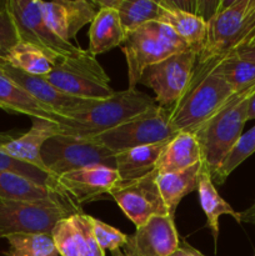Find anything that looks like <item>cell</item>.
<instances>
[{
  "label": "cell",
  "instance_id": "1",
  "mask_svg": "<svg viewBox=\"0 0 255 256\" xmlns=\"http://www.w3.org/2000/svg\"><path fill=\"white\" fill-rule=\"evenodd\" d=\"M206 22L204 44L198 52L185 94L194 90L230 55L252 44L255 38V0L219 2Z\"/></svg>",
  "mask_w": 255,
  "mask_h": 256
},
{
  "label": "cell",
  "instance_id": "2",
  "mask_svg": "<svg viewBox=\"0 0 255 256\" xmlns=\"http://www.w3.org/2000/svg\"><path fill=\"white\" fill-rule=\"evenodd\" d=\"M254 92L255 88H252L235 94L192 134L202 152V165L212 178L242 135V129L248 122L249 99Z\"/></svg>",
  "mask_w": 255,
  "mask_h": 256
},
{
  "label": "cell",
  "instance_id": "3",
  "mask_svg": "<svg viewBox=\"0 0 255 256\" xmlns=\"http://www.w3.org/2000/svg\"><path fill=\"white\" fill-rule=\"evenodd\" d=\"M155 105L154 98L136 89L115 92L108 99L99 100L89 110L66 118L64 124L59 125L60 134L76 138L92 136L129 122Z\"/></svg>",
  "mask_w": 255,
  "mask_h": 256
},
{
  "label": "cell",
  "instance_id": "4",
  "mask_svg": "<svg viewBox=\"0 0 255 256\" xmlns=\"http://www.w3.org/2000/svg\"><path fill=\"white\" fill-rule=\"evenodd\" d=\"M120 46L128 65V89L138 86L148 66L189 49L172 28L160 22H150L128 32Z\"/></svg>",
  "mask_w": 255,
  "mask_h": 256
},
{
  "label": "cell",
  "instance_id": "5",
  "mask_svg": "<svg viewBox=\"0 0 255 256\" xmlns=\"http://www.w3.org/2000/svg\"><path fill=\"white\" fill-rule=\"evenodd\" d=\"M176 134L172 125V109L156 104L129 122L86 139L116 154L132 148L170 140Z\"/></svg>",
  "mask_w": 255,
  "mask_h": 256
},
{
  "label": "cell",
  "instance_id": "6",
  "mask_svg": "<svg viewBox=\"0 0 255 256\" xmlns=\"http://www.w3.org/2000/svg\"><path fill=\"white\" fill-rule=\"evenodd\" d=\"M42 78L59 92L80 99L104 100L115 92L109 75L90 52L80 59H59Z\"/></svg>",
  "mask_w": 255,
  "mask_h": 256
},
{
  "label": "cell",
  "instance_id": "7",
  "mask_svg": "<svg viewBox=\"0 0 255 256\" xmlns=\"http://www.w3.org/2000/svg\"><path fill=\"white\" fill-rule=\"evenodd\" d=\"M19 42L35 45L59 59H80L89 54L72 42L58 36L44 20L38 0H6Z\"/></svg>",
  "mask_w": 255,
  "mask_h": 256
},
{
  "label": "cell",
  "instance_id": "8",
  "mask_svg": "<svg viewBox=\"0 0 255 256\" xmlns=\"http://www.w3.org/2000/svg\"><path fill=\"white\" fill-rule=\"evenodd\" d=\"M235 92L216 72L205 78L194 90L185 94L172 110V125L178 132H190L209 120Z\"/></svg>",
  "mask_w": 255,
  "mask_h": 256
},
{
  "label": "cell",
  "instance_id": "9",
  "mask_svg": "<svg viewBox=\"0 0 255 256\" xmlns=\"http://www.w3.org/2000/svg\"><path fill=\"white\" fill-rule=\"evenodd\" d=\"M115 152L86 138L56 135L48 140L42 149V159L54 178L82 169L105 165L115 169Z\"/></svg>",
  "mask_w": 255,
  "mask_h": 256
},
{
  "label": "cell",
  "instance_id": "10",
  "mask_svg": "<svg viewBox=\"0 0 255 256\" xmlns=\"http://www.w3.org/2000/svg\"><path fill=\"white\" fill-rule=\"evenodd\" d=\"M196 52L186 49L172 55L142 72L139 84L155 92V102L160 106L172 109L184 96L196 62Z\"/></svg>",
  "mask_w": 255,
  "mask_h": 256
},
{
  "label": "cell",
  "instance_id": "11",
  "mask_svg": "<svg viewBox=\"0 0 255 256\" xmlns=\"http://www.w3.org/2000/svg\"><path fill=\"white\" fill-rule=\"evenodd\" d=\"M78 214L52 202H0V238L14 234H52L58 222Z\"/></svg>",
  "mask_w": 255,
  "mask_h": 256
},
{
  "label": "cell",
  "instance_id": "12",
  "mask_svg": "<svg viewBox=\"0 0 255 256\" xmlns=\"http://www.w3.org/2000/svg\"><path fill=\"white\" fill-rule=\"evenodd\" d=\"M156 178L158 172L154 170L146 176L120 184L109 194L135 228L144 225L152 216L169 215L160 195Z\"/></svg>",
  "mask_w": 255,
  "mask_h": 256
},
{
  "label": "cell",
  "instance_id": "13",
  "mask_svg": "<svg viewBox=\"0 0 255 256\" xmlns=\"http://www.w3.org/2000/svg\"><path fill=\"white\" fill-rule=\"evenodd\" d=\"M0 72H4L14 82H16L25 92H29L34 99L52 109L56 114L62 115L65 119L72 114L89 110L99 102V100L80 99V98L64 94V92H59L56 88L52 86V84H49L42 76L20 72V70L8 65L2 59H0Z\"/></svg>",
  "mask_w": 255,
  "mask_h": 256
},
{
  "label": "cell",
  "instance_id": "14",
  "mask_svg": "<svg viewBox=\"0 0 255 256\" xmlns=\"http://www.w3.org/2000/svg\"><path fill=\"white\" fill-rule=\"evenodd\" d=\"M60 190L82 206L104 194H110L122 184L116 169L105 165L82 168L56 178Z\"/></svg>",
  "mask_w": 255,
  "mask_h": 256
},
{
  "label": "cell",
  "instance_id": "15",
  "mask_svg": "<svg viewBox=\"0 0 255 256\" xmlns=\"http://www.w3.org/2000/svg\"><path fill=\"white\" fill-rule=\"evenodd\" d=\"M180 248V238L169 215L152 216L128 236L124 246L135 256H170Z\"/></svg>",
  "mask_w": 255,
  "mask_h": 256
},
{
  "label": "cell",
  "instance_id": "16",
  "mask_svg": "<svg viewBox=\"0 0 255 256\" xmlns=\"http://www.w3.org/2000/svg\"><path fill=\"white\" fill-rule=\"evenodd\" d=\"M39 2L44 20L50 29L65 42L75 39L86 24H92L99 12L96 2L88 0H55Z\"/></svg>",
  "mask_w": 255,
  "mask_h": 256
},
{
  "label": "cell",
  "instance_id": "17",
  "mask_svg": "<svg viewBox=\"0 0 255 256\" xmlns=\"http://www.w3.org/2000/svg\"><path fill=\"white\" fill-rule=\"evenodd\" d=\"M0 202H52L70 208L75 212H82V206L64 192L9 172H0Z\"/></svg>",
  "mask_w": 255,
  "mask_h": 256
},
{
  "label": "cell",
  "instance_id": "18",
  "mask_svg": "<svg viewBox=\"0 0 255 256\" xmlns=\"http://www.w3.org/2000/svg\"><path fill=\"white\" fill-rule=\"evenodd\" d=\"M59 134L60 126L55 122L42 119H32V128L28 130V132L0 144V150L14 159L49 172L42 162V149L48 140Z\"/></svg>",
  "mask_w": 255,
  "mask_h": 256
},
{
  "label": "cell",
  "instance_id": "19",
  "mask_svg": "<svg viewBox=\"0 0 255 256\" xmlns=\"http://www.w3.org/2000/svg\"><path fill=\"white\" fill-rule=\"evenodd\" d=\"M0 109L12 114L28 115L32 119L48 120L58 125H62L66 120L34 99L2 72H0Z\"/></svg>",
  "mask_w": 255,
  "mask_h": 256
},
{
  "label": "cell",
  "instance_id": "20",
  "mask_svg": "<svg viewBox=\"0 0 255 256\" xmlns=\"http://www.w3.org/2000/svg\"><path fill=\"white\" fill-rule=\"evenodd\" d=\"M162 2L164 5V12L159 22L172 28L184 40L185 44L198 54L206 35L208 22L205 18L179 8L174 2L162 0Z\"/></svg>",
  "mask_w": 255,
  "mask_h": 256
},
{
  "label": "cell",
  "instance_id": "21",
  "mask_svg": "<svg viewBox=\"0 0 255 256\" xmlns=\"http://www.w3.org/2000/svg\"><path fill=\"white\" fill-rule=\"evenodd\" d=\"M169 140L152 145L132 148L115 154V169L119 174L122 184L134 182L152 172L156 166L160 154Z\"/></svg>",
  "mask_w": 255,
  "mask_h": 256
},
{
  "label": "cell",
  "instance_id": "22",
  "mask_svg": "<svg viewBox=\"0 0 255 256\" xmlns=\"http://www.w3.org/2000/svg\"><path fill=\"white\" fill-rule=\"evenodd\" d=\"M202 162V152L196 139L190 132H178L169 140L158 159V175L186 170Z\"/></svg>",
  "mask_w": 255,
  "mask_h": 256
},
{
  "label": "cell",
  "instance_id": "23",
  "mask_svg": "<svg viewBox=\"0 0 255 256\" xmlns=\"http://www.w3.org/2000/svg\"><path fill=\"white\" fill-rule=\"evenodd\" d=\"M125 35L126 32L116 10L109 6H99L96 16L90 24L88 52L92 56L105 54L114 48L120 46Z\"/></svg>",
  "mask_w": 255,
  "mask_h": 256
},
{
  "label": "cell",
  "instance_id": "24",
  "mask_svg": "<svg viewBox=\"0 0 255 256\" xmlns=\"http://www.w3.org/2000/svg\"><path fill=\"white\" fill-rule=\"evenodd\" d=\"M198 194H199L200 205L206 218V226L212 232L214 242H218L219 236V219L222 215H230L235 222H242V212H238L220 196L215 184L212 182L210 172L202 165L198 178Z\"/></svg>",
  "mask_w": 255,
  "mask_h": 256
},
{
  "label": "cell",
  "instance_id": "25",
  "mask_svg": "<svg viewBox=\"0 0 255 256\" xmlns=\"http://www.w3.org/2000/svg\"><path fill=\"white\" fill-rule=\"evenodd\" d=\"M98 6H109L118 12L125 32L136 30L150 22H159L164 12L162 2L154 0H95Z\"/></svg>",
  "mask_w": 255,
  "mask_h": 256
},
{
  "label": "cell",
  "instance_id": "26",
  "mask_svg": "<svg viewBox=\"0 0 255 256\" xmlns=\"http://www.w3.org/2000/svg\"><path fill=\"white\" fill-rule=\"evenodd\" d=\"M200 169H202V162L182 172L158 175V188L169 216H175V210L182 198L198 189Z\"/></svg>",
  "mask_w": 255,
  "mask_h": 256
},
{
  "label": "cell",
  "instance_id": "27",
  "mask_svg": "<svg viewBox=\"0 0 255 256\" xmlns=\"http://www.w3.org/2000/svg\"><path fill=\"white\" fill-rule=\"evenodd\" d=\"M2 60L26 74L45 76L52 72L59 58L35 45L19 42Z\"/></svg>",
  "mask_w": 255,
  "mask_h": 256
},
{
  "label": "cell",
  "instance_id": "28",
  "mask_svg": "<svg viewBox=\"0 0 255 256\" xmlns=\"http://www.w3.org/2000/svg\"><path fill=\"white\" fill-rule=\"evenodd\" d=\"M212 72L219 74L235 94L255 88V64L232 55L218 65Z\"/></svg>",
  "mask_w": 255,
  "mask_h": 256
},
{
  "label": "cell",
  "instance_id": "29",
  "mask_svg": "<svg viewBox=\"0 0 255 256\" xmlns=\"http://www.w3.org/2000/svg\"><path fill=\"white\" fill-rule=\"evenodd\" d=\"M5 256H60L50 234H14L5 238Z\"/></svg>",
  "mask_w": 255,
  "mask_h": 256
},
{
  "label": "cell",
  "instance_id": "30",
  "mask_svg": "<svg viewBox=\"0 0 255 256\" xmlns=\"http://www.w3.org/2000/svg\"><path fill=\"white\" fill-rule=\"evenodd\" d=\"M255 152V126L248 130L246 132H242L240 139L238 140L236 145L232 148L230 154L219 168L214 176L212 178V182L218 185H222L225 180L228 179L230 174L239 166L240 164L245 162L249 156H252Z\"/></svg>",
  "mask_w": 255,
  "mask_h": 256
},
{
  "label": "cell",
  "instance_id": "31",
  "mask_svg": "<svg viewBox=\"0 0 255 256\" xmlns=\"http://www.w3.org/2000/svg\"><path fill=\"white\" fill-rule=\"evenodd\" d=\"M15 172V174L22 175V176L29 178V179L34 180V182H39V184L45 185V186H49L52 189L58 190V192H62L56 182V178L50 175L49 172H42L39 168H35L32 165L26 164V162L14 159V158L9 156V155H6L0 150V172Z\"/></svg>",
  "mask_w": 255,
  "mask_h": 256
},
{
  "label": "cell",
  "instance_id": "32",
  "mask_svg": "<svg viewBox=\"0 0 255 256\" xmlns=\"http://www.w3.org/2000/svg\"><path fill=\"white\" fill-rule=\"evenodd\" d=\"M50 235L60 256H82L76 230L72 218L58 222Z\"/></svg>",
  "mask_w": 255,
  "mask_h": 256
},
{
  "label": "cell",
  "instance_id": "33",
  "mask_svg": "<svg viewBox=\"0 0 255 256\" xmlns=\"http://www.w3.org/2000/svg\"><path fill=\"white\" fill-rule=\"evenodd\" d=\"M70 218H72V222L76 230L82 256H105V252L99 246L96 239H95L94 232H92V216L84 214V212H78Z\"/></svg>",
  "mask_w": 255,
  "mask_h": 256
},
{
  "label": "cell",
  "instance_id": "34",
  "mask_svg": "<svg viewBox=\"0 0 255 256\" xmlns=\"http://www.w3.org/2000/svg\"><path fill=\"white\" fill-rule=\"evenodd\" d=\"M92 232L95 239L102 250H109L114 252L116 250L122 249L128 242V235L122 234L119 229L102 222V220L92 216Z\"/></svg>",
  "mask_w": 255,
  "mask_h": 256
},
{
  "label": "cell",
  "instance_id": "35",
  "mask_svg": "<svg viewBox=\"0 0 255 256\" xmlns=\"http://www.w3.org/2000/svg\"><path fill=\"white\" fill-rule=\"evenodd\" d=\"M19 42L12 16L6 9V2H0V59Z\"/></svg>",
  "mask_w": 255,
  "mask_h": 256
},
{
  "label": "cell",
  "instance_id": "36",
  "mask_svg": "<svg viewBox=\"0 0 255 256\" xmlns=\"http://www.w3.org/2000/svg\"><path fill=\"white\" fill-rule=\"evenodd\" d=\"M170 256H204L200 252H198L196 249L189 245L188 242H182V245H180L179 249L176 252H172Z\"/></svg>",
  "mask_w": 255,
  "mask_h": 256
},
{
  "label": "cell",
  "instance_id": "37",
  "mask_svg": "<svg viewBox=\"0 0 255 256\" xmlns=\"http://www.w3.org/2000/svg\"><path fill=\"white\" fill-rule=\"evenodd\" d=\"M232 55L238 58H242V59L249 60V62L255 64V45H249V46L242 48V49L238 50V52H234ZM230 56H232V55H230Z\"/></svg>",
  "mask_w": 255,
  "mask_h": 256
},
{
  "label": "cell",
  "instance_id": "38",
  "mask_svg": "<svg viewBox=\"0 0 255 256\" xmlns=\"http://www.w3.org/2000/svg\"><path fill=\"white\" fill-rule=\"evenodd\" d=\"M242 222L255 224V202L246 210V212H242Z\"/></svg>",
  "mask_w": 255,
  "mask_h": 256
},
{
  "label": "cell",
  "instance_id": "39",
  "mask_svg": "<svg viewBox=\"0 0 255 256\" xmlns=\"http://www.w3.org/2000/svg\"><path fill=\"white\" fill-rule=\"evenodd\" d=\"M248 120H255V92L249 99V105H248Z\"/></svg>",
  "mask_w": 255,
  "mask_h": 256
},
{
  "label": "cell",
  "instance_id": "40",
  "mask_svg": "<svg viewBox=\"0 0 255 256\" xmlns=\"http://www.w3.org/2000/svg\"><path fill=\"white\" fill-rule=\"evenodd\" d=\"M112 256H135L134 254H132L130 252H128L126 249H124V248H122V249L116 250V252H112Z\"/></svg>",
  "mask_w": 255,
  "mask_h": 256
},
{
  "label": "cell",
  "instance_id": "41",
  "mask_svg": "<svg viewBox=\"0 0 255 256\" xmlns=\"http://www.w3.org/2000/svg\"><path fill=\"white\" fill-rule=\"evenodd\" d=\"M10 139H12V138L8 136V135H2V134H0V144H2V142H8V140H10Z\"/></svg>",
  "mask_w": 255,
  "mask_h": 256
},
{
  "label": "cell",
  "instance_id": "42",
  "mask_svg": "<svg viewBox=\"0 0 255 256\" xmlns=\"http://www.w3.org/2000/svg\"><path fill=\"white\" fill-rule=\"evenodd\" d=\"M250 45H255V38H254V40H252V44H250Z\"/></svg>",
  "mask_w": 255,
  "mask_h": 256
}]
</instances>
